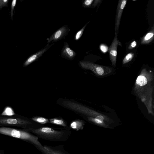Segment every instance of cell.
I'll use <instances>...</instances> for the list:
<instances>
[{
	"mask_svg": "<svg viewBox=\"0 0 154 154\" xmlns=\"http://www.w3.org/2000/svg\"><path fill=\"white\" fill-rule=\"evenodd\" d=\"M154 78L153 72L143 69L136 79L133 91L145 105L149 114L154 116Z\"/></svg>",
	"mask_w": 154,
	"mask_h": 154,
	"instance_id": "cell-1",
	"label": "cell"
},
{
	"mask_svg": "<svg viewBox=\"0 0 154 154\" xmlns=\"http://www.w3.org/2000/svg\"><path fill=\"white\" fill-rule=\"evenodd\" d=\"M26 130L38 138L54 142H65L71 134V131L67 128L42 127L38 128H29Z\"/></svg>",
	"mask_w": 154,
	"mask_h": 154,
	"instance_id": "cell-2",
	"label": "cell"
},
{
	"mask_svg": "<svg viewBox=\"0 0 154 154\" xmlns=\"http://www.w3.org/2000/svg\"><path fill=\"white\" fill-rule=\"evenodd\" d=\"M0 134L18 138L29 143L35 146L37 149L43 146L38 141V138L26 129L1 127H0Z\"/></svg>",
	"mask_w": 154,
	"mask_h": 154,
	"instance_id": "cell-3",
	"label": "cell"
},
{
	"mask_svg": "<svg viewBox=\"0 0 154 154\" xmlns=\"http://www.w3.org/2000/svg\"><path fill=\"white\" fill-rule=\"evenodd\" d=\"M63 104L65 106L77 112L86 115L88 117L95 118L105 122L111 123L112 120L105 115L97 112L77 103L69 101H64Z\"/></svg>",
	"mask_w": 154,
	"mask_h": 154,
	"instance_id": "cell-4",
	"label": "cell"
},
{
	"mask_svg": "<svg viewBox=\"0 0 154 154\" xmlns=\"http://www.w3.org/2000/svg\"><path fill=\"white\" fill-rule=\"evenodd\" d=\"M0 126H11L28 129L29 128H38L33 122L27 120L20 118L0 117Z\"/></svg>",
	"mask_w": 154,
	"mask_h": 154,
	"instance_id": "cell-5",
	"label": "cell"
},
{
	"mask_svg": "<svg viewBox=\"0 0 154 154\" xmlns=\"http://www.w3.org/2000/svg\"><path fill=\"white\" fill-rule=\"evenodd\" d=\"M80 65L83 68L89 70L98 76H104L112 72V69L110 67L97 64L88 61H80Z\"/></svg>",
	"mask_w": 154,
	"mask_h": 154,
	"instance_id": "cell-6",
	"label": "cell"
},
{
	"mask_svg": "<svg viewBox=\"0 0 154 154\" xmlns=\"http://www.w3.org/2000/svg\"><path fill=\"white\" fill-rule=\"evenodd\" d=\"M43 146L37 149L43 154H70L66 150L63 145L56 146L43 145Z\"/></svg>",
	"mask_w": 154,
	"mask_h": 154,
	"instance_id": "cell-7",
	"label": "cell"
},
{
	"mask_svg": "<svg viewBox=\"0 0 154 154\" xmlns=\"http://www.w3.org/2000/svg\"><path fill=\"white\" fill-rule=\"evenodd\" d=\"M70 30L67 25L63 26L59 28L49 38H47V43L54 42L64 38L67 35Z\"/></svg>",
	"mask_w": 154,
	"mask_h": 154,
	"instance_id": "cell-8",
	"label": "cell"
},
{
	"mask_svg": "<svg viewBox=\"0 0 154 154\" xmlns=\"http://www.w3.org/2000/svg\"><path fill=\"white\" fill-rule=\"evenodd\" d=\"M117 34L115 33L114 39L108 50L110 60L112 65L114 66L116 65L117 46L121 45V43L117 39Z\"/></svg>",
	"mask_w": 154,
	"mask_h": 154,
	"instance_id": "cell-9",
	"label": "cell"
},
{
	"mask_svg": "<svg viewBox=\"0 0 154 154\" xmlns=\"http://www.w3.org/2000/svg\"><path fill=\"white\" fill-rule=\"evenodd\" d=\"M127 2L126 0H119L118 2L116 9L115 23V32L117 35L119 33L121 16Z\"/></svg>",
	"mask_w": 154,
	"mask_h": 154,
	"instance_id": "cell-10",
	"label": "cell"
},
{
	"mask_svg": "<svg viewBox=\"0 0 154 154\" xmlns=\"http://www.w3.org/2000/svg\"><path fill=\"white\" fill-rule=\"evenodd\" d=\"M54 44V43L51 45L48 44L43 49L30 56L24 63L23 66H26L37 60Z\"/></svg>",
	"mask_w": 154,
	"mask_h": 154,
	"instance_id": "cell-11",
	"label": "cell"
},
{
	"mask_svg": "<svg viewBox=\"0 0 154 154\" xmlns=\"http://www.w3.org/2000/svg\"><path fill=\"white\" fill-rule=\"evenodd\" d=\"M77 54L73 50L71 49L68 43L65 42L61 52V56L66 59L71 60L73 59Z\"/></svg>",
	"mask_w": 154,
	"mask_h": 154,
	"instance_id": "cell-12",
	"label": "cell"
},
{
	"mask_svg": "<svg viewBox=\"0 0 154 154\" xmlns=\"http://www.w3.org/2000/svg\"><path fill=\"white\" fill-rule=\"evenodd\" d=\"M154 27L153 25L152 29L141 39V43L142 44H147L151 42L154 39Z\"/></svg>",
	"mask_w": 154,
	"mask_h": 154,
	"instance_id": "cell-13",
	"label": "cell"
},
{
	"mask_svg": "<svg viewBox=\"0 0 154 154\" xmlns=\"http://www.w3.org/2000/svg\"><path fill=\"white\" fill-rule=\"evenodd\" d=\"M85 124V122L83 121L77 119L72 121L71 123L70 127L74 130L79 131L83 129Z\"/></svg>",
	"mask_w": 154,
	"mask_h": 154,
	"instance_id": "cell-14",
	"label": "cell"
},
{
	"mask_svg": "<svg viewBox=\"0 0 154 154\" xmlns=\"http://www.w3.org/2000/svg\"><path fill=\"white\" fill-rule=\"evenodd\" d=\"M88 119L89 121L97 125L105 128H109V125L103 120L94 117L88 116Z\"/></svg>",
	"mask_w": 154,
	"mask_h": 154,
	"instance_id": "cell-15",
	"label": "cell"
},
{
	"mask_svg": "<svg viewBox=\"0 0 154 154\" xmlns=\"http://www.w3.org/2000/svg\"><path fill=\"white\" fill-rule=\"evenodd\" d=\"M49 122L52 124L66 127L67 125L65 121L62 119L57 118H54L50 119L49 120Z\"/></svg>",
	"mask_w": 154,
	"mask_h": 154,
	"instance_id": "cell-16",
	"label": "cell"
},
{
	"mask_svg": "<svg viewBox=\"0 0 154 154\" xmlns=\"http://www.w3.org/2000/svg\"><path fill=\"white\" fill-rule=\"evenodd\" d=\"M32 120L35 122L42 124H45L49 122V120L46 118L40 117H35L32 119Z\"/></svg>",
	"mask_w": 154,
	"mask_h": 154,
	"instance_id": "cell-17",
	"label": "cell"
},
{
	"mask_svg": "<svg viewBox=\"0 0 154 154\" xmlns=\"http://www.w3.org/2000/svg\"><path fill=\"white\" fill-rule=\"evenodd\" d=\"M15 115V113L13 109L10 107L7 106L1 114L2 116H12Z\"/></svg>",
	"mask_w": 154,
	"mask_h": 154,
	"instance_id": "cell-18",
	"label": "cell"
},
{
	"mask_svg": "<svg viewBox=\"0 0 154 154\" xmlns=\"http://www.w3.org/2000/svg\"><path fill=\"white\" fill-rule=\"evenodd\" d=\"M89 22L86 23L81 29L79 30L76 33L74 38V39L75 40L77 41L81 38L83 34L86 26Z\"/></svg>",
	"mask_w": 154,
	"mask_h": 154,
	"instance_id": "cell-19",
	"label": "cell"
},
{
	"mask_svg": "<svg viewBox=\"0 0 154 154\" xmlns=\"http://www.w3.org/2000/svg\"><path fill=\"white\" fill-rule=\"evenodd\" d=\"M134 56V54L132 52L127 54L123 60L122 63L125 64L131 61L133 58Z\"/></svg>",
	"mask_w": 154,
	"mask_h": 154,
	"instance_id": "cell-20",
	"label": "cell"
},
{
	"mask_svg": "<svg viewBox=\"0 0 154 154\" xmlns=\"http://www.w3.org/2000/svg\"><path fill=\"white\" fill-rule=\"evenodd\" d=\"M94 1L93 0H85L82 3L83 7L84 8H88L91 7Z\"/></svg>",
	"mask_w": 154,
	"mask_h": 154,
	"instance_id": "cell-21",
	"label": "cell"
},
{
	"mask_svg": "<svg viewBox=\"0 0 154 154\" xmlns=\"http://www.w3.org/2000/svg\"><path fill=\"white\" fill-rule=\"evenodd\" d=\"M17 0H13L12 2L11 5V17L12 20H13L14 10L16 4Z\"/></svg>",
	"mask_w": 154,
	"mask_h": 154,
	"instance_id": "cell-22",
	"label": "cell"
},
{
	"mask_svg": "<svg viewBox=\"0 0 154 154\" xmlns=\"http://www.w3.org/2000/svg\"><path fill=\"white\" fill-rule=\"evenodd\" d=\"M8 1V0H0V10L3 7L7 6Z\"/></svg>",
	"mask_w": 154,
	"mask_h": 154,
	"instance_id": "cell-23",
	"label": "cell"
},
{
	"mask_svg": "<svg viewBox=\"0 0 154 154\" xmlns=\"http://www.w3.org/2000/svg\"><path fill=\"white\" fill-rule=\"evenodd\" d=\"M137 45L136 42L134 41L132 42L129 46L128 48L129 49H132L135 48Z\"/></svg>",
	"mask_w": 154,
	"mask_h": 154,
	"instance_id": "cell-24",
	"label": "cell"
},
{
	"mask_svg": "<svg viewBox=\"0 0 154 154\" xmlns=\"http://www.w3.org/2000/svg\"><path fill=\"white\" fill-rule=\"evenodd\" d=\"M102 1L100 0H94V2L92 5V8H94L99 3H100Z\"/></svg>",
	"mask_w": 154,
	"mask_h": 154,
	"instance_id": "cell-25",
	"label": "cell"
},
{
	"mask_svg": "<svg viewBox=\"0 0 154 154\" xmlns=\"http://www.w3.org/2000/svg\"><path fill=\"white\" fill-rule=\"evenodd\" d=\"M0 154H5V152L2 150L0 149Z\"/></svg>",
	"mask_w": 154,
	"mask_h": 154,
	"instance_id": "cell-26",
	"label": "cell"
}]
</instances>
